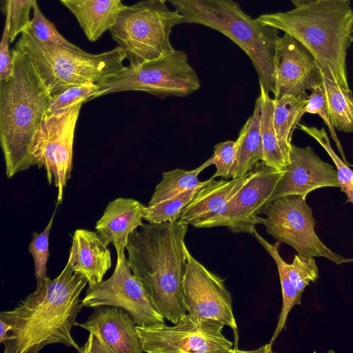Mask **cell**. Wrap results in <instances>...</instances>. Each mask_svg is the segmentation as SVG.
Listing matches in <instances>:
<instances>
[{
  "label": "cell",
  "mask_w": 353,
  "mask_h": 353,
  "mask_svg": "<svg viewBox=\"0 0 353 353\" xmlns=\"http://www.w3.org/2000/svg\"><path fill=\"white\" fill-rule=\"evenodd\" d=\"M299 128L314 138L328 153L336 166L339 187L347 196V201L353 204V170L335 153L331 147L330 139L323 128L321 129L304 124H298Z\"/></svg>",
  "instance_id": "f1b7e54d"
},
{
  "label": "cell",
  "mask_w": 353,
  "mask_h": 353,
  "mask_svg": "<svg viewBox=\"0 0 353 353\" xmlns=\"http://www.w3.org/2000/svg\"><path fill=\"white\" fill-rule=\"evenodd\" d=\"M12 330V326L0 319V343H3L8 339V332Z\"/></svg>",
  "instance_id": "f35d334b"
},
{
  "label": "cell",
  "mask_w": 353,
  "mask_h": 353,
  "mask_svg": "<svg viewBox=\"0 0 353 353\" xmlns=\"http://www.w3.org/2000/svg\"><path fill=\"white\" fill-rule=\"evenodd\" d=\"M289 276L296 288L303 294L310 282L319 278V270L314 257L305 258L296 254L292 263H287Z\"/></svg>",
  "instance_id": "836d02e7"
},
{
  "label": "cell",
  "mask_w": 353,
  "mask_h": 353,
  "mask_svg": "<svg viewBox=\"0 0 353 353\" xmlns=\"http://www.w3.org/2000/svg\"><path fill=\"white\" fill-rule=\"evenodd\" d=\"M93 99L114 92L142 91L158 97H186L201 87L199 79L182 50L143 63L125 66L97 84Z\"/></svg>",
  "instance_id": "ba28073f"
},
{
  "label": "cell",
  "mask_w": 353,
  "mask_h": 353,
  "mask_svg": "<svg viewBox=\"0 0 353 353\" xmlns=\"http://www.w3.org/2000/svg\"><path fill=\"white\" fill-rule=\"evenodd\" d=\"M224 326L196 321L187 314L179 323L137 325L143 352L229 353L240 352L223 334Z\"/></svg>",
  "instance_id": "8fae6325"
},
{
  "label": "cell",
  "mask_w": 353,
  "mask_h": 353,
  "mask_svg": "<svg viewBox=\"0 0 353 353\" xmlns=\"http://www.w3.org/2000/svg\"><path fill=\"white\" fill-rule=\"evenodd\" d=\"M68 263L91 287L101 282L111 268V252L97 232L77 229L72 236Z\"/></svg>",
  "instance_id": "d6986e66"
},
{
  "label": "cell",
  "mask_w": 353,
  "mask_h": 353,
  "mask_svg": "<svg viewBox=\"0 0 353 353\" xmlns=\"http://www.w3.org/2000/svg\"><path fill=\"white\" fill-rule=\"evenodd\" d=\"M323 187H339L337 170L322 161L310 146L292 144L289 162L268 202L288 195L306 198L310 192Z\"/></svg>",
  "instance_id": "2e32d148"
},
{
  "label": "cell",
  "mask_w": 353,
  "mask_h": 353,
  "mask_svg": "<svg viewBox=\"0 0 353 353\" xmlns=\"http://www.w3.org/2000/svg\"><path fill=\"white\" fill-rule=\"evenodd\" d=\"M310 90L311 91V94L307 97V103L305 108V113L316 114L322 118L324 123L327 126L332 138L336 143L344 162L347 163V162L345 159L342 145L337 137L334 127L331 121L321 83V84L312 88Z\"/></svg>",
  "instance_id": "e575fe53"
},
{
  "label": "cell",
  "mask_w": 353,
  "mask_h": 353,
  "mask_svg": "<svg viewBox=\"0 0 353 353\" xmlns=\"http://www.w3.org/2000/svg\"><path fill=\"white\" fill-rule=\"evenodd\" d=\"M274 99L301 97L321 84L322 73L312 53L296 39L285 33L277 41L274 59Z\"/></svg>",
  "instance_id": "9a60e30c"
},
{
  "label": "cell",
  "mask_w": 353,
  "mask_h": 353,
  "mask_svg": "<svg viewBox=\"0 0 353 353\" xmlns=\"http://www.w3.org/2000/svg\"><path fill=\"white\" fill-rule=\"evenodd\" d=\"M252 234L274 259L278 269L281 286L283 296L282 307L275 330L270 343H268L272 348L281 331L285 328L287 319L291 310L294 305H301L302 293L296 288L289 276L287 263L283 259L279 252L281 243L279 241L273 244L269 243L257 232L256 229L254 230Z\"/></svg>",
  "instance_id": "cb8c5ba5"
},
{
  "label": "cell",
  "mask_w": 353,
  "mask_h": 353,
  "mask_svg": "<svg viewBox=\"0 0 353 353\" xmlns=\"http://www.w3.org/2000/svg\"><path fill=\"white\" fill-rule=\"evenodd\" d=\"M10 43L9 20L6 17L5 26L0 43V80L9 79L13 73V57L9 49Z\"/></svg>",
  "instance_id": "8d00e7d4"
},
{
  "label": "cell",
  "mask_w": 353,
  "mask_h": 353,
  "mask_svg": "<svg viewBox=\"0 0 353 353\" xmlns=\"http://www.w3.org/2000/svg\"><path fill=\"white\" fill-rule=\"evenodd\" d=\"M87 283L67 262L55 279L45 276L34 292L13 309L1 312L0 319L12 326L2 343L3 353H38L54 343L78 351L72 329L79 324L76 319L83 307L79 296Z\"/></svg>",
  "instance_id": "6da1fadb"
},
{
  "label": "cell",
  "mask_w": 353,
  "mask_h": 353,
  "mask_svg": "<svg viewBox=\"0 0 353 353\" xmlns=\"http://www.w3.org/2000/svg\"><path fill=\"white\" fill-rule=\"evenodd\" d=\"M321 86L334 127L339 131L353 132L352 92L323 74Z\"/></svg>",
  "instance_id": "484cf974"
},
{
  "label": "cell",
  "mask_w": 353,
  "mask_h": 353,
  "mask_svg": "<svg viewBox=\"0 0 353 353\" xmlns=\"http://www.w3.org/2000/svg\"><path fill=\"white\" fill-rule=\"evenodd\" d=\"M307 97L308 95L301 97L283 95L274 99V125L287 163L289 162L292 134L305 114Z\"/></svg>",
  "instance_id": "603a6c76"
},
{
  "label": "cell",
  "mask_w": 353,
  "mask_h": 353,
  "mask_svg": "<svg viewBox=\"0 0 353 353\" xmlns=\"http://www.w3.org/2000/svg\"><path fill=\"white\" fill-rule=\"evenodd\" d=\"M14 48L28 59L50 95L76 85L99 84L125 67L124 53L119 46L90 54L80 48L39 41L27 30L21 34Z\"/></svg>",
  "instance_id": "8992f818"
},
{
  "label": "cell",
  "mask_w": 353,
  "mask_h": 353,
  "mask_svg": "<svg viewBox=\"0 0 353 353\" xmlns=\"http://www.w3.org/2000/svg\"><path fill=\"white\" fill-rule=\"evenodd\" d=\"M83 103L79 102L50 114L46 113L30 148L31 165L46 170L50 185L57 188V205L71 176L75 127Z\"/></svg>",
  "instance_id": "30bf717a"
},
{
  "label": "cell",
  "mask_w": 353,
  "mask_h": 353,
  "mask_svg": "<svg viewBox=\"0 0 353 353\" xmlns=\"http://www.w3.org/2000/svg\"><path fill=\"white\" fill-rule=\"evenodd\" d=\"M260 85V131L263 148L262 161L267 165L283 171L287 161L279 145L274 121V99Z\"/></svg>",
  "instance_id": "d4e9b609"
},
{
  "label": "cell",
  "mask_w": 353,
  "mask_h": 353,
  "mask_svg": "<svg viewBox=\"0 0 353 353\" xmlns=\"http://www.w3.org/2000/svg\"><path fill=\"white\" fill-rule=\"evenodd\" d=\"M183 19L181 13L170 10L161 0H144L124 5L109 31L129 65L138 66L175 50L170 36Z\"/></svg>",
  "instance_id": "52a82bcc"
},
{
  "label": "cell",
  "mask_w": 353,
  "mask_h": 353,
  "mask_svg": "<svg viewBox=\"0 0 353 353\" xmlns=\"http://www.w3.org/2000/svg\"><path fill=\"white\" fill-rule=\"evenodd\" d=\"M12 53L13 73L0 80V141L8 178L31 166L30 148L50 98L26 56L15 48Z\"/></svg>",
  "instance_id": "277c9868"
},
{
  "label": "cell",
  "mask_w": 353,
  "mask_h": 353,
  "mask_svg": "<svg viewBox=\"0 0 353 353\" xmlns=\"http://www.w3.org/2000/svg\"><path fill=\"white\" fill-rule=\"evenodd\" d=\"M33 17L28 28V30L37 40L43 43H52L71 48L78 46L68 41L57 30L55 26L42 14L36 1L32 8Z\"/></svg>",
  "instance_id": "1f68e13d"
},
{
  "label": "cell",
  "mask_w": 353,
  "mask_h": 353,
  "mask_svg": "<svg viewBox=\"0 0 353 353\" xmlns=\"http://www.w3.org/2000/svg\"><path fill=\"white\" fill-rule=\"evenodd\" d=\"M183 16V23H197L227 36L249 57L259 84L274 92V59L280 37L277 29L245 14L234 0H170Z\"/></svg>",
  "instance_id": "5b68a950"
},
{
  "label": "cell",
  "mask_w": 353,
  "mask_h": 353,
  "mask_svg": "<svg viewBox=\"0 0 353 353\" xmlns=\"http://www.w3.org/2000/svg\"><path fill=\"white\" fill-rule=\"evenodd\" d=\"M77 352L79 353H111L109 348L91 333L86 343L82 347H79Z\"/></svg>",
  "instance_id": "74e56055"
},
{
  "label": "cell",
  "mask_w": 353,
  "mask_h": 353,
  "mask_svg": "<svg viewBox=\"0 0 353 353\" xmlns=\"http://www.w3.org/2000/svg\"><path fill=\"white\" fill-rule=\"evenodd\" d=\"M236 150V141H227L215 145L214 154L210 157L212 165L214 164L216 169L212 179L217 176L225 179L232 178Z\"/></svg>",
  "instance_id": "d590c367"
},
{
  "label": "cell",
  "mask_w": 353,
  "mask_h": 353,
  "mask_svg": "<svg viewBox=\"0 0 353 353\" xmlns=\"http://www.w3.org/2000/svg\"><path fill=\"white\" fill-rule=\"evenodd\" d=\"M212 165L210 158L193 170L177 168L163 173L161 182L156 186L148 205H154L172 198L186 190L199 188L208 181H200L199 174Z\"/></svg>",
  "instance_id": "4316f807"
},
{
  "label": "cell",
  "mask_w": 353,
  "mask_h": 353,
  "mask_svg": "<svg viewBox=\"0 0 353 353\" xmlns=\"http://www.w3.org/2000/svg\"><path fill=\"white\" fill-rule=\"evenodd\" d=\"M316 0H290L295 7L299 6Z\"/></svg>",
  "instance_id": "ab89813d"
},
{
  "label": "cell",
  "mask_w": 353,
  "mask_h": 353,
  "mask_svg": "<svg viewBox=\"0 0 353 353\" xmlns=\"http://www.w3.org/2000/svg\"><path fill=\"white\" fill-rule=\"evenodd\" d=\"M74 16L86 38L97 41L109 30L121 9V0H59Z\"/></svg>",
  "instance_id": "44dd1931"
},
{
  "label": "cell",
  "mask_w": 353,
  "mask_h": 353,
  "mask_svg": "<svg viewBox=\"0 0 353 353\" xmlns=\"http://www.w3.org/2000/svg\"><path fill=\"white\" fill-rule=\"evenodd\" d=\"M185 268L182 281L187 315L196 321L230 327L237 339L232 297L225 280L199 262L184 245Z\"/></svg>",
  "instance_id": "7c38bea8"
},
{
  "label": "cell",
  "mask_w": 353,
  "mask_h": 353,
  "mask_svg": "<svg viewBox=\"0 0 353 353\" xmlns=\"http://www.w3.org/2000/svg\"><path fill=\"white\" fill-rule=\"evenodd\" d=\"M54 214L55 211L47 225L41 233L34 232L32 234V239L28 246L29 252L32 255L34 261V275L37 279V285L39 284L42 281L43 278L46 276V265L50 256L49 236Z\"/></svg>",
  "instance_id": "4dcf8cb0"
},
{
  "label": "cell",
  "mask_w": 353,
  "mask_h": 353,
  "mask_svg": "<svg viewBox=\"0 0 353 353\" xmlns=\"http://www.w3.org/2000/svg\"><path fill=\"white\" fill-rule=\"evenodd\" d=\"M199 188L188 190L158 203L148 205L143 210V219L151 223L177 221L182 210L191 201Z\"/></svg>",
  "instance_id": "83f0119b"
},
{
  "label": "cell",
  "mask_w": 353,
  "mask_h": 353,
  "mask_svg": "<svg viewBox=\"0 0 353 353\" xmlns=\"http://www.w3.org/2000/svg\"><path fill=\"white\" fill-rule=\"evenodd\" d=\"M162 1H163L164 3H166L167 1H169L170 0H161Z\"/></svg>",
  "instance_id": "b9f144b4"
},
{
  "label": "cell",
  "mask_w": 353,
  "mask_h": 353,
  "mask_svg": "<svg viewBox=\"0 0 353 353\" xmlns=\"http://www.w3.org/2000/svg\"><path fill=\"white\" fill-rule=\"evenodd\" d=\"M258 224L279 243L291 245L298 254L305 257H325L342 265L353 262V258L341 256L328 248L314 231L312 211L300 195L277 198L265 204L258 213Z\"/></svg>",
  "instance_id": "9c48e42d"
},
{
  "label": "cell",
  "mask_w": 353,
  "mask_h": 353,
  "mask_svg": "<svg viewBox=\"0 0 353 353\" xmlns=\"http://www.w3.org/2000/svg\"><path fill=\"white\" fill-rule=\"evenodd\" d=\"M145 207L133 199L120 197L110 201L95 225L102 242L106 246L112 243L117 254L124 251L129 235L143 225Z\"/></svg>",
  "instance_id": "ac0fdd59"
},
{
  "label": "cell",
  "mask_w": 353,
  "mask_h": 353,
  "mask_svg": "<svg viewBox=\"0 0 353 353\" xmlns=\"http://www.w3.org/2000/svg\"><path fill=\"white\" fill-rule=\"evenodd\" d=\"M188 225L177 221L142 225L129 235L127 261L157 310L172 324L187 314L182 281Z\"/></svg>",
  "instance_id": "7a4b0ae2"
},
{
  "label": "cell",
  "mask_w": 353,
  "mask_h": 353,
  "mask_svg": "<svg viewBox=\"0 0 353 353\" xmlns=\"http://www.w3.org/2000/svg\"><path fill=\"white\" fill-rule=\"evenodd\" d=\"M284 170L267 165L262 161L250 170L248 181L225 204L221 211L193 227H227L234 233L252 234L258 224L259 211L268 203Z\"/></svg>",
  "instance_id": "5bb4252c"
},
{
  "label": "cell",
  "mask_w": 353,
  "mask_h": 353,
  "mask_svg": "<svg viewBox=\"0 0 353 353\" xmlns=\"http://www.w3.org/2000/svg\"><path fill=\"white\" fill-rule=\"evenodd\" d=\"M94 308L86 321L78 326L96 336L111 353L143 352L137 325L125 310L110 305Z\"/></svg>",
  "instance_id": "e0dca14e"
},
{
  "label": "cell",
  "mask_w": 353,
  "mask_h": 353,
  "mask_svg": "<svg viewBox=\"0 0 353 353\" xmlns=\"http://www.w3.org/2000/svg\"><path fill=\"white\" fill-rule=\"evenodd\" d=\"M260 99L258 97L252 116L241 128L238 139L235 163L232 178L242 177L263 159V148L260 131Z\"/></svg>",
  "instance_id": "7402d4cb"
},
{
  "label": "cell",
  "mask_w": 353,
  "mask_h": 353,
  "mask_svg": "<svg viewBox=\"0 0 353 353\" xmlns=\"http://www.w3.org/2000/svg\"><path fill=\"white\" fill-rule=\"evenodd\" d=\"M98 89L97 83L90 82L70 86L50 95L46 113L50 114L76 103L92 100Z\"/></svg>",
  "instance_id": "f546056e"
},
{
  "label": "cell",
  "mask_w": 353,
  "mask_h": 353,
  "mask_svg": "<svg viewBox=\"0 0 353 353\" xmlns=\"http://www.w3.org/2000/svg\"><path fill=\"white\" fill-rule=\"evenodd\" d=\"M256 19L294 37L312 53L322 74L349 89L345 59L353 22L350 0H316Z\"/></svg>",
  "instance_id": "3957f363"
},
{
  "label": "cell",
  "mask_w": 353,
  "mask_h": 353,
  "mask_svg": "<svg viewBox=\"0 0 353 353\" xmlns=\"http://www.w3.org/2000/svg\"><path fill=\"white\" fill-rule=\"evenodd\" d=\"M37 0H5L3 12L9 20L10 43L29 26L30 12Z\"/></svg>",
  "instance_id": "d6a6232c"
},
{
  "label": "cell",
  "mask_w": 353,
  "mask_h": 353,
  "mask_svg": "<svg viewBox=\"0 0 353 353\" xmlns=\"http://www.w3.org/2000/svg\"><path fill=\"white\" fill-rule=\"evenodd\" d=\"M349 38H350L351 43H353V22H352V24L351 26Z\"/></svg>",
  "instance_id": "60d3db41"
},
{
  "label": "cell",
  "mask_w": 353,
  "mask_h": 353,
  "mask_svg": "<svg viewBox=\"0 0 353 353\" xmlns=\"http://www.w3.org/2000/svg\"><path fill=\"white\" fill-rule=\"evenodd\" d=\"M117 263L108 279L87 288L81 300L83 307L110 305L122 307L137 325L148 326L165 323V318L152 303L142 284L132 273L124 251L117 254Z\"/></svg>",
  "instance_id": "4fadbf2b"
},
{
  "label": "cell",
  "mask_w": 353,
  "mask_h": 353,
  "mask_svg": "<svg viewBox=\"0 0 353 353\" xmlns=\"http://www.w3.org/2000/svg\"><path fill=\"white\" fill-rule=\"evenodd\" d=\"M352 167H353V165H352Z\"/></svg>",
  "instance_id": "7bdbcfd3"
},
{
  "label": "cell",
  "mask_w": 353,
  "mask_h": 353,
  "mask_svg": "<svg viewBox=\"0 0 353 353\" xmlns=\"http://www.w3.org/2000/svg\"><path fill=\"white\" fill-rule=\"evenodd\" d=\"M250 174V171L245 176L231 181H215L210 178L182 210L177 221L193 226L217 214L248 181Z\"/></svg>",
  "instance_id": "ffe728a7"
}]
</instances>
